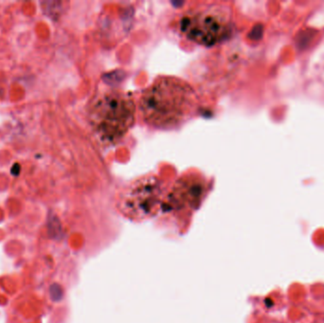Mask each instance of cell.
<instances>
[{
    "mask_svg": "<svg viewBox=\"0 0 324 323\" xmlns=\"http://www.w3.org/2000/svg\"><path fill=\"white\" fill-rule=\"evenodd\" d=\"M195 102V90L188 82L173 76H162L142 92L140 109L147 124L170 129L190 117Z\"/></svg>",
    "mask_w": 324,
    "mask_h": 323,
    "instance_id": "1",
    "label": "cell"
},
{
    "mask_svg": "<svg viewBox=\"0 0 324 323\" xmlns=\"http://www.w3.org/2000/svg\"><path fill=\"white\" fill-rule=\"evenodd\" d=\"M136 106L133 100L120 91H108L95 100L89 121L98 138L105 143L120 141L133 126Z\"/></svg>",
    "mask_w": 324,
    "mask_h": 323,
    "instance_id": "2",
    "label": "cell"
},
{
    "mask_svg": "<svg viewBox=\"0 0 324 323\" xmlns=\"http://www.w3.org/2000/svg\"><path fill=\"white\" fill-rule=\"evenodd\" d=\"M180 32L202 46H214L227 38L231 30L227 8L211 4L187 12L179 23Z\"/></svg>",
    "mask_w": 324,
    "mask_h": 323,
    "instance_id": "3",
    "label": "cell"
},
{
    "mask_svg": "<svg viewBox=\"0 0 324 323\" xmlns=\"http://www.w3.org/2000/svg\"><path fill=\"white\" fill-rule=\"evenodd\" d=\"M160 191V183L157 178H142L127 189L124 197L125 204L133 210L147 211L156 204Z\"/></svg>",
    "mask_w": 324,
    "mask_h": 323,
    "instance_id": "4",
    "label": "cell"
},
{
    "mask_svg": "<svg viewBox=\"0 0 324 323\" xmlns=\"http://www.w3.org/2000/svg\"><path fill=\"white\" fill-rule=\"evenodd\" d=\"M205 191V183L199 177L186 176L177 183L171 194L173 205H182L184 202L197 201Z\"/></svg>",
    "mask_w": 324,
    "mask_h": 323,
    "instance_id": "5",
    "label": "cell"
},
{
    "mask_svg": "<svg viewBox=\"0 0 324 323\" xmlns=\"http://www.w3.org/2000/svg\"><path fill=\"white\" fill-rule=\"evenodd\" d=\"M315 33H316V32L310 31V30L302 32L301 35L297 37V45L301 49H304L305 47H307L309 42L313 39Z\"/></svg>",
    "mask_w": 324,
    "mask_h": 323,
    "instance_id": "6",
    "label": "cell"
}]
</instances>
